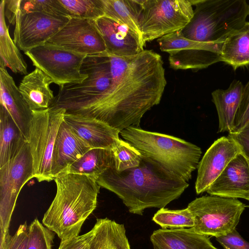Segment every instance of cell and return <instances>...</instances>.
I'll list each match as a JSON object with an SVG mask.
<instances>
[{
    "label": "cell",
    "mask_w": 249,
    "mask_h": 249,
    "mask_svg": "<svg viewBox=\"0 0 249 249\" xmlns=\"http://www.w3.org/2000/svg\"><path fill=\"white\" fill-rule=\"evenodd\" d=\"M107 54L111 72L108 87L96 99L69 113L95 118L120 131L139 127L143 115L160 103L166 86L162 57L149 50L129 56Z\"/></svg>",
    "instance_id": "6da1fadb"
},
{
    "label": "cell",
    "mask_w": 249,
    "mask_h": 249,
    "mask_svg": "<svg viewBox=\"0 0 249 249\" xmlns=\"http://www.w3.org/2000/svg\"><path fill=\"white\" fill-rule=\"evenodd\" d=\"M97 182L120 198L130 213L140 215L147 208H164L178 198L189 185L143 156L138 166L118 172L114 165L100 175Z\"/></svg>",
    "instance_id": "7a4b0ae2"
},
{
    "label": "cell",
    "mask_w": 249,
    "mask_h": 249,
    "mask_svg": "<svg viewBox=\"0 0 249 249\" xmlns=\"http://www.w3.org/2000/svg\"><path fill=\"white\" fill-rule=\"evenodd\" d=\"M55 196L42 223L61 241L79 235L82 226L95 210L100 186L95 177L62 173L54 178Z\"/></svg>",
    "instance_id": "3957f363"
},
{
    "label": "cell",
    "mask_w": 249,
    "mask_h": 249,
    "mask_svg": "<svg viewBox=\"0 0 249 249\" xmlns=\"http://www.w3.org/2000/svg\"><path fill=\"white\" fill-rule=\"evenodd\" d=\"M121 137L143 156L150 158L186 182L197 168L200 148L169 135L129 126L120 132Z\"/></svg>",
    "instance_id": "277c9868"
},
{
    "label": "cell",
    "mask_w": 249,
    "mask_h": 249,
    "mask_svg": "<svg viewBox=\"0 0 249 249\" xmlns=\"http://www.w3.org/2000/svg\"><path fill=\"white\" fill-rule=\"evenodd\" d=\"M193 16L180 33L185 38L204 43H223L245 24L249 13L245 0H191Z\"/></svg>",
    "instance_id": "5b68a950"
},
{
    "label": "cell",
    "mask_w": 249,
    "mask_h": 249,
    "mask_svg": "<svg viewBox=\"0 0 249 249\" xmlns=\"http://www.w3.org/2000/svg\"><path fill=\"white\" fill-rule=\"evenodd\" d=\"M81 72L87 73L88 77L81 83L59 87L50 107L63 108L66 112L72 113L103 93L111 79L108 54L105 53L87 56Z\"/></svg>",
    "instance_id": "8992f818"
},
{
    "label": "cell",
    "mask_w": 249,
    "mask_h": 249,
    "mask_svg": "<svg viewBox=\"0 0 249 249\" xmlns=\"http://www.w3.org/2000/svg\"><path fill=\"white\" fill-rule=\"evenodd\" d=\"M246 206L237 198L205 196L196 198L187 208L194 219L196 232L215 238L235 229Z\"/></svg>",
    "instance_id": "52a82bcc"
},
{
    "label": "cell",
    "mask_w": 249,
    "mask_h": 249,
    "mask_svg": "<svg viewBox=\"0 0 249 249\" xmlns=\"http://www.w3.org/2000/svg\"><path fill=\"white\" fill-rule=\"evenodd\" d=\"M63 108L32 111L33 118L27 141L32 157L33 178L38 182L54 180L52 156L59 128L64 120Z\"/></svg>",
    "instance_id": "ba28073f"
},
{
    "label": "cell",
    "mask_w": 249,
    "mask_h": 249,
    "mask_svg": "<svg viewBox=\"0 0 249 249\" xmlns=\"http://www.w3.org/2000/svg\"><path fill=\"white\" fill-rule=\"evenodd\" d=\"M191 0H143L140 31L143 43L178 31L190 21Z\"/></svg>",
    "instance_id": "9c48e42d"
},
{
    "label": "cell",
    "mask_w": 249,
    "mask_h": 249,
    "mask_svg": "<svg viewBox=\"0 0 249 249\" xmlns=\"http://www.w3.org/2000/svg\"><path fill=\"white\" fill-rule=\"evenodd\" d=\"M33 178L32 157L25 142L15 156L0 167V243L10 236L9 228L16 201L24 184Z\"/></svg>",
    "instance_id": "30bf717a"
},
{
    "label": "cell",
    "mask_w": 249,
    "mask_h": 249,
    "mask_svg": "<svg viewBox=\"0 0 249 249\" xmlns=\"http://www.w3.org/2000/svg\"><path fill=\"white\" fill-rule=\"evenodd\" d=\"M24 53L36 68L51 77L59 87L68 84H79L88 75L81 72L86 55L71 52L46 43Z\"/></svg>",
    "instance_id": "8fae6325"
},
{
    "label": "cell",
    "mask_w": 249,
    "mask_h": 249,
    "mask_svg": "<svg viewBox=\"0 0 249 249\" xmlns=\"http://www.w3.org/2000/svg\"><path fill=\"white\" fill-rule=\"evenodd\" d=\"M47 43L86 56L107 52L102 36L92 19L71 18Z\"/></svg>",
    "instance_id": "7c38bea8"
},
{
    "label": "cell",
    "mask_w": 249,
    "mask_h": 249,
    "mask_svg": "<svg viewBox=\"0 0 249 249\" xmlns=\"http://www.w3.org/2000/svg\"><path fill=\"white\" fill-rule=\"evenodd\" d=\"M71 18L40 12H18L14 32V41L24 53L46 44Z\"/></svg>",
    "instance_id": "4fadbf2b"
},
{
    "label": "cell",
    "mask_w": 249,
    "mask_h": 249,
    "mask_svg": "<svg viewBox=\"0 0 249 249\" xmlns=\"http://www.w3.org/2000/svg\"><path fill=\"white\" fill-rule=\"evenodd\" d=\"M240 154L238 145L229 136L214 141L198 163L195 183L196 194L206 192L230 161Z\"/></svg>",
    "instance_id": "5bb4252c"
},
{
    "label": "cell",
    "mask_w": 249,
    "mask_h": 249,
    "mask_svg": "<svg viewBox=\"0 0 249 249\" xmlns=\"http://www.w3.org/2000/svg\"><path fill=\"white\" fill-rule=\"evenodd\" d=\"M107 48V53L120 57L138 54L145 45L142 38L126 25L104 16L95 20Z\"/></svg>",
    "instance_id": "9a60e30c"
},
{
    "label": "cell",
    "mask_w": 249,
    "mask_h": 249,
    "mask_svg": "<svg viewBox=\"0 0 249 249\" xmlns=\"http://www.w3.org/2000/svg\"><path fill=\"white\" fill-rule=\"evenodd\" d=\"M210 195L249 199V166L246 158L239 154L209 186Z\"/></svg>",
    "instance_id": "2e32d148"
},
{
    "label": "cell",
    "mask_w": 249,
    "mask_h": 249,
    "mask_svg": "<svg viewBox=\"0 0 249 249\" xmlns=\"http://www.w3.org/2000/svg\"><path fill=\"white\" fill-rule=\"evenodd\" d=\"M64 121L91 149H111L120 139V131L90 116L66 112Z\"/></svg>",
    "instance_id": "e0dca14e"
},
{
    "label": "cell",
    "mask_w": 249,
    "mask_h": 249,
    "mask_svg": "<svg viewBox=\"0 0 249 249\" xmlns=\"http://www.w3.org/2000/svg\"><path fill=\"white\" fill-rule=\"evenodd\" d=\"M0 106L6 109L27 142L32 111L6 68H0Z\"/></svg>",
    "instance_id": "ac0fdd59"
},
{
    "label": "cell",
    "mask_w": 249,
    "mask_h": 249,
    "mask_svg": "<svg viewBox=\"0 0 249 249\" xmlns=\"http://www.w3.org/2000/svg\"><path fill=\"white\" fill-rule=\"evenodd\" d=\"M90 149L63 120L59 128L53 152L52 174L54 179Z\"/></svg>",
    "instance_id": "d6986e66"
},
{
    "label": "cell",
    "mask_w": 249,
    "mask_h": 249,
    "mask_svg": "<svg viewBox=\"0 0 249 249\" xmlns=\"http://www.w3.org/2000/svg\"><path fill=\"white\" fill-rule=\"evenodd\" d=\"M150 240L153 249H218L208 236L192 228L159 229L153 232Z\"/></svg>",
    "instance_id": "ffe728a7"
},
{
    "label": "cell",
    "mask_w": 249,
    "mask_h": 249,
    "mask_svg": "<svg viewBox=\"0 0 249 249\" xmlns=\"http://www.w3.org/2000/svg\"><path fill=\"white\" fill-rule=\"evenodd\" d=\"M53 80L38 68L24 75L18 89L32 111L49 108L54 96L50 85Z\"/></svg>",
    "instance_id": "44dd1931"
},
{
    "label": "cell",
    "mask_w": 249,
    "mask_h": 249,
    "mask_svg": "<svg viewBox=\"0 0 249 249\" xmlns=\"http://www.w3.org/2000/svg\"><path fill=\"white\" fill-rule=\"evenodd\" d=\"M244 87L240 81L234 80L227 89H217L212 92V101L218 117V132H232L242 101Z\"/></svg>",
    "instance_id": "7402d4cb"
},
{
    "label": "cell",
    "mask_w": 249,
    "mask_h": 249,
    "mask_svg": "<svg viewBox=\"0 0 249 249\" xmlns=\"http://www.w3.org/2000/svg\"><path fill=\"white\" fill-rule=\"evenodd\" d=\"M223 43H208L196 48L169 53L170 67L174 70L202 69L221 61L220 53Z\"/></svg>",
    "instance_id": "603a6c76"
},
{
    "label": "cell",
    "mask_w": 249,
    "mask_h": 249,
    "mask_svg": "<svg viewBox=\"0 0 249 249\" xmlns=\"http://www.w3.org/2000/svg\"><path fill=\"white\" fill-rule=\"evenodd\" d=\"M91 230L89 249H131L123 224L99 218Z\"/></svg>",
    "instance_id": "cb8c5ba5"
},
{
    "label": "cell",
    "mask_w": 249,
    "mask_h": 249,
    "mask_svg": "<svg viewBox=\"0 0 249 249\" xmlns=\"http://www.w3.org/2000/svg\"><path fill=\"white\" fill-rule=\"evenodd\" d=\"M5 16V0L0 3V68L8 67L13 72L27 74V65L11 38Z\"/></svg>",
    "instance_id": "d4e9b609"
},
{
    "label": "cell",
    "mask_w": 249,
    "mask_h": 249,
    "mask_svg": "<svg viewBox=\"0 0 249 249\" xmlns=\"http://www.w3.org/2000/svg\"><path fill=\"white\" fill-rule=\"evenodd\" d=\"M220 56L221 61L234 70L249 65V22L226 39Z\"/></svg>",
    "instance_id": "484cf974"
},
{
    "label": "cell",
    "mask_w": 249,
    "mask_h": 249,
    "mask_svg": "<svg viewBox=\"0 0 249 249\" xmlns=\"http://www.w3.org/2000/svg\"><path fill=\"white\" fill-rule=\"evenodd\" d=\"M102 0L104 16L126 25L142 38L140 19L143 0Z\"/></svg>",
    "instance_id": "4316f807"
},
{
    "label": "cell",
    "mask_w": 249,
    "mask_h": 249,
    "mask_svg": "<svg viewBox=\"0 0 249 249\" xmlns=\"http://www.w3.org/2000/svg\"><path fill=\"white\" fill-rule=\"evenodd\" d=\"M114 165L110 149L92 148L70 166L65 173L92 176L97 178Z\"/></svg>",
    "instance_id": "83f0119b"
},
{
    "label": "cell",
    "mask_w": 249,
    "mask_h": 249,
    "mask_svg": "<svg viewBox=\"0 0 249 249\" xmlns=\"http://www.w3.org/2000/svg\"><path fill=\"white\" fill-rule=\"evenodd\" d=\"M26 141L6 109L0 106V167L12 159Z\"/></svg>",
    "instance_id": "f1b7e54d"
},
{
    "label": "cell",
    "mask_w": 249,
    "mask_h": 249,
    "mask_svg": "<svg viewBox=\"0 0 249 249\" xmlns=\"http://www.w3.org/2000/svg\"><path fill=\"white\" fill-rule=\"evenodd\" d=\"M152 220L163 229L191 228L194 226V217L187 207L175 210L161 208Z\"/></svg>",
    "instance_id": "f546056e"
},
{
    "label": "cell",
    "mask_w": 249,
    "mask_h": 249,
    "mask_svg": "<svg viewBox=\"0 0 249 249\" xmlns=\"http://www.w3.org/2000/svg\"><path fill=\"white\" fill-rule=\"evenodd\" d=\"M70 18L95 20L105 15L102 0H59Z\"/></svg>",
    "instance_id": "4dcf8cb0"
},
{
    "label": "cell",
    "mask_w": 249,
    "mask_h": 249,
    "mask_svg": "<svg viewBox=\"0 0 249 249\" xmlns=\"http://www.w3.org/2000/svg\"><path fill=\"white\" fill-rule=\"evenodd\" d=\"M114 160V167L118 172L138 166L142 155L129 143L119 139L111 149Z\"/></svg>",
    "instance_id": "1f68e13d"
},
{
    "label": "cell",
    "mask_w": 249,
    "mask_h": 249,
    "mask_svg": "<svg viewBox=\"0 0 249 249\" xmlns=\"http://www.w3.org/2000/svg\"><path fill=\"white\" fill-rule=\"evenodd\" d=\"M19 11L23 13L40 12L70 18L59 0H21Z\"/></svg>",
    "instance_id": "d6a6232c"
},
{
    "label": "cell",
    "mask_w": 249,
    "mask_h": 249,
    "mask_svg": "<svg viewBox=\"0 0 249 249\" xmlns=\"http://www.w3.org/2000/svg\"><path fill=\"white\" fill-rule=\"evenodd\" d=\"M29 227L27 249H52L54 238L53 231L35 219Z\"/></svg>",
    "instance_id": "836d02e7"
},
{
    "label": "cell",
    "mask_w": 249,
    "mask_h": 249,
    "mask_svg": "<svg viewBox=\"0 0 249 249\" xmlns=\"http://www.w3.org/2000/svg\"><path fill=\"white\" fill-rule=\"evenodd\" d=\"M249 122V81L244 86L242 101L231 133L239 131Z\"/></svg>",
    "instance_id": "e575fe53"
},
{
    "label": "cell",
    "mask_w": 249,
    "mask_h": 249,
    "mask_svg": "<svg viewBox=\"0 0 249 249\" xmlns=\"http://www.w3.org/2000/svg\"><path fill=\"white\" fill-rule=\"evenodd\" d=\"M29 240V227L26 222L20 225L13 236H11L0 249H27Z\"/></svg>",
    "instance_id": "d590c367"
},
{
    "label": "cell",
    "mask_w": 249,
    "mask_h": 249,
    "mask_svg": "<svg viewBox=\"0 0 249 249\" xmlns=\"http://www.w3.org/2000/svg\"><path fill=\"white\" fill-rule=\"evenodd\" d=\"M224 249H249V243L235 229L227 235L216 237Z\"/></svg>",
    "instance_id": "8d00e7d4"
},
{
    "label": "cell",
    "mask_w": 249,
    "mask_h": 249,
    "mask_svg": "<svg viewBox=\"0 0 249 249\" xmlns=\"http://www.w3.org/2000/svg\"><path fill=\"white\" fill-rule=\"evenodd\" d=\"M93 234L92 230L83 235L61 241L58 249H89V243Z\"/></svg>",
    "instance_id": "74e56055"
},
{
    "label": "cell",
    "mask_w": 249,
    "mask_h": 249,
    "mask_svg": "<svg viewBox=\"0 0 249 249\" xmlns=\"http://www.w3.org/2000/svg\"><path fill=\"white\" fill-rule=\"evenodd\" d=\"M228 136L238 145L241 154L246 158L249 166V122L239 131L229 133Z\"/></svg>",
    "instance_id": "f35d334b"
},
{
    "label": "cell",
    "mask_w": 249,
    "mask_h": 249,
    "mask_svg": "<svg viewBox=\"0 0 249 249\" xmlns=\"http://www.w3.org/2000/svg\"><path fill=\"white\" fill-rule=\"evenodd\" d=\"M5 16L10 23L15 25L21 0H4Z\"/></svg>",
    "instance_id": "ab89813d"
},
{
    "label": "cell",
    "mask_w": 249,
    "mask_h": 249,
    "mask_svg": "<svg viewBox=\"0 0 249 249\" xmlns=\"http://www.w3.org/2000/svg\"><path fill=\"white\" fill-rule=\"evenodd\" d=\"M248 200L249 201V199ZM246 207H249V205L246 206Z\"/></svg>",
    "instance_id": "60d3db41"
},
{
    "label": "cell",
    "mask_w": 249,
    "mask_h": 249,
    "mask_svg": "<svg viewBox=\"0 0 249 249\" xmlns=\"http://www.w3.org/2000/svg\"></svg>",
    "instance_id": "b9f144b4"
}]
</instances>
